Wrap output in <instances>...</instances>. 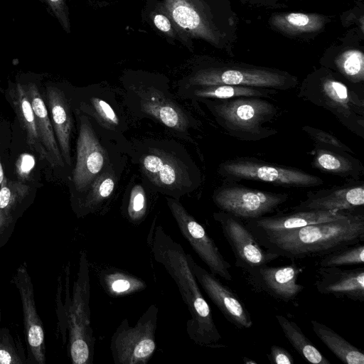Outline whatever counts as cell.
<instances>
[{"mask_svg": "<svg viewBox=\"0 0 364 364\" xmlns=\"http://www.w3.org/2000/svg\"><path fill=\"white\" fill-rule=\"evenodd\" d=\"M166 203L178 228L194 252L215 276L232 281L231 264L224 258L205 228L191 215L178 200L166 197Z\"/></svg>", "mask_w": 364, "mask_h": 364, "instance_id": "cell-12", "label": "cell"}, {"mask_svg": "<svg viewBox=\"0 0 364 364\" xmlns=\"http://www.w3.org/2000/svg\"><path fill=\"white\" fill-rule=\"evenodd\" d=\"M211 85H231L273 90H287L297 85L296 78L284 73L239 67L199 70L184 82V87Z\"/></svg>", "mask_w": 364, "mask_h": 364, "instance_id": "cell-10", "label": "cell"}, {"mask_svg": "<svg viewBox=\"0 0 364 364\" xmlns=\"http://www.w3.org/2000/svg\"><path fill=\"white\" fill-rule=\"evenodd\" d=\"M116 184V173L109 164L77 203V215L83 217L99 210L105 200L112 195Z\"/></svg>", "mask_w": 364, "mask_h": 364, "instance_id": "cell-27", "label": "cell"}, {"mask_svg": "<svg viewBox=\"0 0 364 364\" xmlns=\"http://www.w3.org/2000/svg\"><path fill=\"white\" fill-rule=\"evenodd\" d=\"M36 164L35 158L29 154H21L16 162V172L19 181L28 178Z\"/></svg>", "mask_w": 364, "mask_h": 364, "instance_id": "cell-40", "label": "cell"}, {"mask_svg": "<svg viewBox=\"0 0 364 364\" xmlns=\"http://www.w3.org/2000/svg\"><path fill=\"white\" fill-rule=\"evenodd\" d=\"M352 211L299 210L291 213L262 216L246 220L254 236L266 235L306 225L332 222L348 218Z\"/></svg>", "mask_w": 364, "mask_h": 364, "instance_id": "cell-18", "label": "cell"}, {"mask_svg": "<svg viewBox=\"0 0 364 364\" xmlns=\"http://www.w3.org/2000/svg\"><path fill=\"white\" fill-rule=\"evenodd\" d=\"M4 178H5L4 173L3 166H2V164L1 161V157H0V186H1V183L3 182Z\"/></svg>", "mask_w": 364, "mask_h": 364, "instance_id": "cell-44", "label": "cell"}, {"mask_svg": "<svg viewBox=\"0 0 364 364\" xmlns=\"http://www.w3.org/2000/svg\"><path fill=\"white\" fill-rule=\"evenodd\" d=\"M287 21L292 26L304 27L309 23V17L304 14L291 13L287 16Z\"/></svg>", "mask_w": 364, "mask_h": 364, "instance_id": "cell-42", "label": "cell"}, {"mask_svg": "<svg viewBox=\"0 0 364 364\" xmlns=\"http://www.w3.org/2000/svg\"><path fill=\"white\" fill-rule=\"evenodd\" d=\"M0 323H1V314H0ZM0 330H1V327H0Z\"/></svg>", "mask_w": 364, "mask_h": 364, "instance_id": "cell-45", "label": "cell"}, {"mask_svg": "<svg viewBox=\"0 0 364 364\" xmlns=\"http://www.w3.org/2000/svg\"><path fill=\"white\" fill-rule=\"evenodd\" d=\"M312 166L343 178H358L363 172L360 161L348 152L317 145L314 150Z\"/></svg>", "mask_w": 364, "mask_h": 364, "instance_id": "cell-24", "label": "cell"}, {"mask_svg": "<svg viewBox=\"0 0 364 364\" xmlns=\"http://www.w3.org/2000/svg\"><path fill=\"white\" fill-rule=\"evenodd\" d=\"M304 267L294 261L287 265L264 264L247 272L252 285L277 300L290 302L296 299L304 287L297 282Z\"/></svg>", "mask_w": 364, "mask_h": 364, "instance_id": "cell-17", "label": "cell"}, {"mask_svg": "<svg viewBox=\"0 0 364 364\" xmlns=\"http://www.w3.org/2000/svg\"><path fill=\"white\" fill-rule=\"evenodd\" d=\"M12 283L17 288L21 300L30 358L34 363L43 364L46 362L45 334L36 311L33 285L25 263L17 268Z\"/></svg>", "mask_w": 364, "mask_h": 364, "instance_id": "cell-16", "label": "cell"}, {"mask_svg": "<svg viewBox=\"0 0 364 364\" xmlns=\"http://www.w3.org/2000/svg\"><path fill=\"white\" fill-rule=\"evenodd\" d=\"M100 282L105 291L112 297L129 296L146 288V282L141 279L115 268L102 272Z\"/></svg>", "mask_w": 364, "mask_h": 364, "instance_id": "cell-30", "label": "cell"}, {"mask_svg": "<svg viewBox=\"0 0 364 364\" xmlns=\"http://www.w3.org/2000/svg\"><path fill=\"white\" fill-rule=\"evenodd\" d=\"M218 172L230 181H255L284 187L310 188L324 183L321 178L301 169L251 157L225 161L220 164Z\"/></svg>", "mask_w": 364, "mask_h": 364, "instance_id": "cell-8", "label": "cell"}, {"mask_svg": "<svg viewBox=\"0 0 364 364\" xmlns=\"http://www.w3.org/2000/svg\"><path fill=\"white\" fill-rule=\"evenodd\" d=\"M213 217L231 247L236 267L247 272L279 257L263 248L240 218L221 210L214 213Z\"/></svg>", "mask_w": 364, "mask_h": 364, "instance_id": "cell-14", "label": "cell"}, {"mask_svg": "<svg viewBox=\"0 0 364 364\" xmlns=\"http://www.w3.org/2000/svg\"><path fill=\"white\" fill-rule=\"evenodd\" d=\"M154 259L161 264L178 287L191 318L186 322L188 337L207 348L226 347L214 322L212 311L204 298L192 271L187 253L181 244L154 221L147 237Z\"/></svg>", "mask_w": 364, "mask_h": 364, "instance_id": "cell-1", "label": "cell"}, {"mask_svg": "<svg viewBox=\"0 0 364 364\" xmlns=\"http://www.w3.org/2000/svg\"><path fill=\"white\" fill-rule=\"evenodd\" d=\"M282 331L296 351L306 360L314 364H331L316 348L294 321L282 315H275Z\"/></svg>", "mask_w": 364, "mask_h": 364, "instance_id": "cell-29", "label": "cell"}, {"mask_svg": "<svg viewBox=\"0 0 364 364\" xmlns=\"http://www.w3.org/2000/svg\"><path fill=\"white\" fill-rule=\"evenodd\" d=\"M147 198L144 188L141 184L134 186L130 191L125 216L134 225L141 223L147 215Z\"/></svg>", "mask_w": 364, "mask_h": 364, "instance_id": "cell-34", "label": "cell"}, {"mask_svg": "<svg viewBox=\"0 0 364 364\" xmlns=\"http://www.w3.org/2000/svg\"><path fill=\"white\" fill-rule=\"evenodd\" d=\"M159 308L150 305L134 326L128 318L121 321L110 339L115 364H146L156 349V332Z\"/></svg>", "mask_w": 364, "mask_h": 364, "instance_id": "cell-7", "label": "cell"}, {"mask_svg": "<svg viewBox=\"0 0 364 364\" xmlns=\"http://www.w3.org/2000/svg\"><path fill=\"white\" fill-rule=\"evenodd\" d=\"M82 112L92 117L103 129L121 134L126 127L114 107L107 101L95 95H91L80 104Z\"/></svg>", "mask_w": 364, "mask_h": 364, "instance_id": "cell-31", "label": "cell"}, {"mask_svg": "<svg viewBox=\"0 0 364 364\" xmlns=\"http://www.w3.org/2000/svg\"><path fill=\"white\" fill-rule=\"evenodd\" d=\"M340 70L350 81L358 82L363 80L364 58L363 54L356 50L346 53L338 62Z\"/></svg>", "mask_w": 364, "mask_h": 364, "instance_id": "cell-36", "label": "cell"}, {"mask_svg": "<svg viewBox=\"0 0 364 364\" xmlns=\"http://www.w3.org/2000/svg\"><path fill=\"white\" fill-rule=\"evenodd\" d=\"M315 282L321 294L364 301V268L344 269L338 267H320Z\"/></svg>", "mask_w": 364, "mask_h": 364, "instance_id": "cell-20", "label": "cell"}, {"mask_svg": "<svg viewBox=\"0 0 364 364\" xmlns=\"http://www.w3.org/2000/svg\"><path fill=\"white\" fill-rule=\"evenodd\" d=\"M267 358L271 363L293 364L294 363L291 354L287 350L276 345L270 347Z\"/></svg>", "mask_w": 364, "mask_h": 364, "instance_id": "cell-41", "label": "cell"}, {"mask_svg": "<svg viewBox=\"0 0 364 364\" xmlns=\"http://www.w3.org/2000/svg\"><path fill=\"white\" fill-rule=\"evenodd\" d=\"M24 88L33 110L41 142L47 154L48 162L53 168H63V159L47 106L35 83L24 85Z\"/></svg>", "mask_w": 364, "mask_h": 364, "instance_id": "cell-23", "label": "cell"}, {"mask_svg": "<svg viewBox=\"0 0 364 364\" xmlns=\"http://www.w3.org/2000/svg\"><path fill=\"white\" fill-rule=\"evenodd\" d=\"M69 267H67L65 304L58 305V326L63 337L68 331V350L73 364L93 363L95 338L90 321L89 262L84 250L80 253L77 277L72 295L69 293Z\"/></svg>", "mask_w": 364, "mask_h": 364, "instance_id": "cell-3", "label": "cell"}, {"mask_svg": "<svg viewBox=\"0 0 364 364\" xmlns=\"http://www.w3.org/2000/svg\"><path fill=\"white\" fill-rule=\"evenodd\" d=\"M216 122L232 136L245 141H259L277 133L264 126L278 108L265 97H240L229 100H203Z\"/></svg>", "mask_w": 364, "mask_h": 364, "instance_id": "cell-5", "label": "cell"}, {"mask_svg": "<svg viewBox=\"0 0 364 364\" xmlns=\"http://www.w3.org/2000/svg\"><path fill=\"white\" fill-rule=\"evenodd\" d=\"M299 96L328 110L347 128L363 137L364 100L343 82L321 77L304 85Z\"/></svg>", "mask_w": 364, "mask_h": 364, "instance_id": "cell-6", "label": "cell"}, {"mask_svg": "<svg viewBox=\"0 0 364 364\" xmlns=\"http://www.w3.org/2000/svg\"><path fill=\"white\" fill-rule=\"evenodd\" d=\"M313 331L343 363L364 364V353L326 325L311 320Z\"/></svg>", "mask_w": 364, "mask_h": 364, "instance_id": "cell-28", "label": "cell"}, {"mask_svg": "<svg viewBox=\"0 0 364 364\" xmlns=\"http://www.w3.org/2000/svg\"><path fill=\"white\" fill-rule=\"evenodd\" d=\"M50 10L53 16L63 30L68 33H70V22L69 18L68 8L65 0H41Z\"/></svg>", "mask_w": 364, "mask_h": 364, "instance_id": "cell-39", "label": "cell"}, {"mask_svg": "<svg viewBox=\"0 0 364 364\" xmlns=\"http://www.w3.org/2000/svg\"><path fill=\"white\" fill-rule=\"evenodd\" d=\"M151 18L154 26L159 31L169 38L180 39L176 26L163 5L154 11Z\"/></svg>", "mask_w": 364, "mask_h": 364, "instance_id": "cell-38", "label": "cell"}, {"mask_svg": "<svg viewBox=\"0 0 364 364\" xmlns=\"http://www.w3.org/2000/svg\"><path fill=\"white\" fill-rule=\"evenodd\" d=\"M9 96L20 125L26 134L28 146L35 151L41 159L48 161V156L40 140L33 110L24 85L17 82L10 89Z\"/></svg>", "mask_w": 364, "mask_h": 364, "instance_id": "cell-25", "label": "cell"}, {"mask_svg": "<svg viewBox=\"0 0 364 364\" xmlns=\"http://www.w3.org/2000/svg\"><path fill=\"white\" fill-rule=\"evenodd\" d=\"M47 107L65 164L71 166L70 139L73 127L70 105L65 93L55 86L46 87Z\"/></svg>", "mask_w": 364, "mask_h": 364, "instance_id": "cell-22", "label": "cell"}, {"mask_svg": "<svg viewBox=\"0 0 364 364\" xmlns=\"http://www.w3.org/2000/svg\"><path fill=\"white\" fill-rule=\"evenodd\" d=\"M255 237L268 252L291 261L323 257L364 240V215L353 212L345 219Z\"/></svg>", "mask_w": 364, "mask_h": 364, "instance_id": "cell-2", "label": "cell"}, {"mask_svg": "<svg viewBox=\"0 0 364 364\" xmlns=\"http://www.w3.org/2000/svg\"><path fill=\"white\" fill-rule=\"evenodd\" d=\"M187 257L198 282L225 318L237 328H251L253 325L252 316L238 295L215 274L198 265L191 255L187 253Z\"/></svg>", "mask_w": 364, "mask_h": 364, "instance_id": "cell-15", "label": "cell"}, {"mask_svg": "<svg viewBox=\"0 0 364 364\" xmlns=\"http://www.w3.org/2000/svg\"><path fill=\"white\" fill-rule=\"evenodd\" d=\"M162 5L173 20L181 41L186 43L188 38H212L200 0H164Z\"/></svg>", "mask_w": 364, "mask_h": 364, "instance_id": "cell-21", "label": "cell"}, {"mask_svg": "<svg viewBox=\"0 0 364 364\" xmlns=\"http://www.w3.org/2000/svg\"><path fill=\"white\" fill-rule=\"evenodd\" d=\"M26 358L21 347H18L9 331L5 328L0 330V364H22Z\"/></svg>", "mask_w": 364, "mask_h": 364, "instance_id": "cell-35", "label": "cell"}, {"mask_svg": "<svg viewBox=\"0 0 364 364\" xmlns=\"http://www.w3.org/2000/svg\"><path fill=\"white\" fill-rule=\"evenodd\" d=\"M76 152L72 182L75 191L82 195L79 200L109 164L107 152L85 114L79 116Z\"/></svg>", "mask_w": 364, "mask_h": 364, "instance_id": "cell-13", "label": "cell"}, {"mask_svg": "<svg viewBox=\"0 0 364 364\" xmlns=\"http://www.w3.org/2000/svg\"><path fill=\"white\" fill-rule=\"evenodd\" d=\"M127 96L141 116L154 119L174 134L186 136L191 128L196 127V122L176 102L168 89L151 84H131L127 88Z\"/></svg>", "mask_w": 364, "mask_h": 364, "instance_id": "cell-9", "label": "cell"}, {"mask_svg": "<svg viewBox=\"0 0 364 364\" xmlns=\"http://www.w3.org/2000/svg\"><path fill=\"white\" fill-rule=\"evenodd\" d=\"M173 145L166 141L143 144L139 164L155 191L178 200L199 186L200 174L188 156L173 150Z\"/></svg>", "mask_w": 364, "mask_h": 364, "instance_id": "cell-4", "label": "cell"}, {"mask_svg": "<svg viewBox=\"0 0 364 364\" xmlns=\"http://www.w3.org/2000/svg\"><path fill=\"white\" fill-rule=\"evenodd\" d=\"M302 130L316 142V145L353 153L350 148L331 134L309 126L303 127Z\"/></svg>", "mask_w": 364, "mask_h": 364, "instance_id": "cell-37", "label": "cell"}, {"mask_svg": "<svg viewBox=\"0 0 364 364\" xmlns=\"http://www.w3.org/2000/svg\"><path fill=\"white\" fill-rule=\"evenodd\" d=\"M9 226L6 224L1 216L0 215V237L4 232Z\"/></svg>", "mask_w": 364, "mask_h": 364, "instance_id": "cell-43", "label": "cell"}, {"mask_svg": "<svg viewBox=\"0 0 364 364\" xmlns=\"http://www.w3.org/2000/svg\"><path fill=\"white\" fill-rule=\"evenodd\" d=\"M277 92L276 90L231 85H211L184 87L182 96L186 98L203 100H223L240 97L269 98Z\"/></svg>", "mask_w": 364, "mask_h": 364, "instance_id": "cell-26", "label": "cell"}, {"mask_svg": "<svg viewBox=\"0 0 364 364\" xmlns=\"http://www.w3.org/2000/svg\"><path fill=\"white\" fill-rule=\"evenodd\" d=\"M364 263V245L357 243L335 250L319 260L320 267H330L363 264Z\"/></svg>", "mask_w": 364, "mask_h": 364, "instance_id": "cell-33", "label": "cell"}, {"mask_svg": "<svg viewBox=\"0 0 364 364\" xmlns=\"http://www.w3.org/2000/svg\"><path fill=\"white\" fill-rule=\"evenodd\" d=\"M212 198L221 211L248 220L274 212L288 200L289 195L227 183L216 188Z\"/></svg>", "mask_w": 364, "mask_h": 364, "instance_id": "cell-11", "label": "cell"}, {"mask_svg": "<svg viewBox=\"0 0 364 364\" xmlns=\"http://www.w3.org/2000/svg\"><path fill=\"white\" fill-rule=\"evenodd\" d=\"M29 186L21 181L4 178L0 186V215L9 226L13 221V213L29 192Z\"/></svg>", "mask_w": 364, "mask_h": 364, "instance_id": "cell-32", "label": "cell"}, {"mask_svg": "<svg viewBox=\"0 0 364 364\" xmlns=\"http://www.w3.org/2000/svg\"><path fill=\"white\" fill-rule=\"evenodd\" d=\"M364 205L363 183L309 192L305 200L292 208L299 210L353 211Z\"/></svg>", "mask_w": 364, "mask_h": 364, "instance_id": "cell-19", "label": "cell"}]
</instances>
